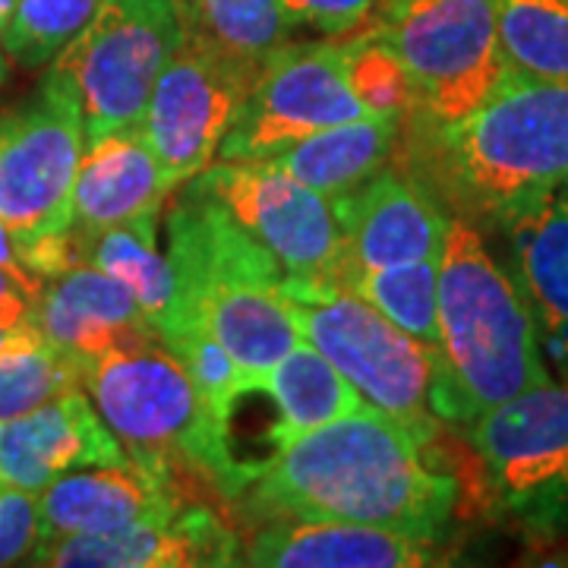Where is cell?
<instances>
[{
	"mask_svg": "<svg viewBox=\"0 0 568 568\" xmlns=\"http://www.w3.org/2000/svg\"><path fill=\"white\" fill-rule=\"evenodd\" d=\"M345 73L338 39L284 41L224 133L222 162H268L325 126L366 118Z\"/></svg>",
	"mask_w": 568,
	"mask_h": 568,
	"instance_id": "30bf717a",
	"label": "cell"
},
{
	"mask_svg": "<svg viewBox=\"0 0 568 568\" xmlns=\"http://www.w3.org/2000/svg\"><path fill=\"white\" fill-rule=\"evenodd\" d=\"M159 219L162 215H142L108 227L95 237L77 241V246L82 265H95L130 287L142 316L164 342V335L178 323V291L168 253L159 250Z\"/></svg>",
	"mask_w": 568,
	"mask_h": 568,
	"instance_id": "cb8c5ba5",
	"label": "cell"
},
{
	"mask_svg": "<svg viewBox=\"0 0 568 568\" xmlns=\"http://www.w3.org/2000/svg\"><path fill=\"white\" fill-rule=\"evenodd\" d=\"M121 462L126 452L89 405L85 388H70L0 424V477L29 493H41L70 470Z\"/></svg>",
	"mask_w": 568,
	"mask_h": 568,
	"instance_id": "2e32d148",
	"label": "cell"
},
{
	"mask_svg": "<svg viewBox=\"0 0 568 568\" xmlns=\"http://www.w3.org/2000/svg\"><path fill=\"white\" fill-rule=\"evenodd\" d=\"M99 7L102 0H20L0 44L22 70L48 67Z\"/></svg>",
	"mask_w": 568,
	"mask_h": 568,
	"instance_id": "f1b7e54d",
	"label": "cell"
},
{
	"mask_svg": "<svg viewBox=\"0 0 568 568\" xmlns=\"http://www.w3.org/2000/svg\"><path fill=\"white\" fill-rule=\"evenodd\" d=\"M402 123L405 118L366 114L357 121L325 126L320 133L294 142L282 155L268 159V164L335 200L392 162L395 145L402 140Z\"/></svg>",
	"mask_w": 568,
	"mask_h": 568,
	"instance_id": "7402d4cb",
	"label": "cell"
},
{
	"mask_svg": "<svg viewBox=\"0 0 568 568\" xmlns=\"http://www.w3.org/2000/svg\"><path fill=\"white\" fill-rule=\"evenodd\" d=\"M3 82H7V61H3V51H0V89H3Z\"/></svg>",
	"mask_w": 568,
	"mask_h": 568,
	"instance_id": "d590c367",
	"label": "cell"
},
{
	"mask_svg": "<svg viewBox=\"0 0 568 568\" xmlns=\"http://www.w3.org/2000/svg\"><path fill=\"white\" fill-rule=\"evenodd\" d=\"M304 342L325 354L369 407L424 443L443 439L446 376L436 347L417 342L345 287H304L284 278Z\"/></svg>",
	"mask_w": 568,
	"mask_h": 568,
	"instance_id": "5b68a950",
	"label": "cell"
},
{
	"mask_svg": "<svg viewBox=\"0 0 568 568\" xmlns=\"http://www.w3.org/2000/svg\"><path fill=\"white\" fill-rule=\"evenodd\" d=\"M342 224V272H373L392 265L439 260L448 215L420 183L388 162L369 181L335 196Z\"/></svg>",
	"mask_w": 568,
	"mask_h": 568,
	"instance_id": "5bb4252c",
	"label": "cell"
},
{
	"mask_svg": "<svg viewBox=\"0 0 568 568\" xmlns=\"http://www.w3.org/2000/svg\"><path fill=\"white\" fill-rule=\"evenodd\" d=\"M174 186L152 155L142 130H121L89 142L70 196V231L77 241L142 215H162Z\"/></svg>",
	"mask_w": 568,
	"mask_h": 568,
	"instance_id": "ffe728a7",
	"label": "cell"
},
{
	"mask_svg": "<svg viewBox=\"0 0 568 568\" xmlns=\"http://www.w3.org/2000/svg\"><path fill=\"white\" fill-rule=\"evenodd\" d=\"M260 383L278 405L284 446L310 429L332 424L366 405L364 395L310 342L291 347Z\"/></svg>",
	"mask_w": 568,
	"mask_h": 568,
	"instance_id": "d4e9b609",
	"label": "cell"
},
{
	"mask_svg": "<svg viewBox=\"0 0 568 568\" xmlns=\"http://www.w3.org/2000/svg\"><path fill=\"white\" fill-rule=\"evenodd\" d=\"M250 92V82L209 51L181 41L152 89L142 136L178 190L219 155L227 126Z\"/></svg>",
	"mask_w": 568,
	"mask_h": 568,
	"instance_id": "7c38bea8",
	"label": "cell"
},
{
	"mask_svg": "<svg viewBox=\"0 0 568 568\" xmlns=\"http://www.w3.org/2000/svg\"><path fill=\"white\" fill-rule=\"evenodd\" d=\"M85 366L44 335L0 351V424L36 410L70 388H82Z\"/></svg>",
	"mask_w": 568,
	"mask_h": 568,
	"instance_id": "83f0119b",
	"label": "cell"
},
{
	"mask_svg": "<svg viewBox=\"0 0 568 568\" xmlns=\"http://www.w3.org/2000/svg\"><path fill=\"white\" fill-rule=\"evenodd\" d=\"M562 508H568V477H566V484L556 489V496L549 499L547 508H544L540 515H552V511H562Z\"/></svg>",
	"mask_w": 568,
	"mask_h": 568,
	"instance_id": "836d02e7",
	"label": "cell"
},
{
	"mask_svg": "<svg viewBox=\"0 0 568 568\" xmlns=\"http://www.w3.org/2000/svg\"><path fill=\"white\" fill-rule=\"evenodd\" d=\"M183 26V41L209 51L212 58L241 73L250 89L265 61L282 48L294 22L282 0H174Z\"/></svg>",
	"mask_w": 568,
	"mask_h": 568,
	"instance_id": "603a6c76",
	"label": "cell"
},
{
	"mask_svg": "<svg viewBox=\"0 0 568 568\" xmlns=\"http://www.w3.org/2000/svg\"><path fill=\"white\" fill-rule=\"evenodd\" d=\"M436 328L446 424H470L489 407L549 379L521 287L506 265L493 260L474 222L462 215H448L436 282Z\"/></svg>",
	"mask_w": 568,
	"mask_h": 568,
	"instance_id": "277c9868",
	"label": "cell"
},
{
	"mask_svg": "<svg viewBox=\"0 0 568 568\" xmlns=\"http://www.w3.org/2000/svg\"><path fill=\"white\" fill-rule=\"evenodd\" d=\"M234 530L209 506H183L174 518L136 521L102 534L41 537L29 566L54 568H190L234 566Z\"/></svg>",
	"mask_w": 568,
	"mask_h": 568,
	"instance_id": "9a60e30c",
	"label": "cell"
},
{
	"mask_svg": "<svg viewBox=\"0 0 568 568\" xmlns=\"http://www.w3.org/2000/svg\"><path fill=\"white\" fill-rule=\"evenodd\" d=\"M562 186H566V190H568V181H566V183H562Z\"/></svg>",
	"mask_w": 568,
	"mask_h": 568,
	"instance_id": "74e56055",
	"label": "cell"
},
{
	"mask_svg": "<svg viewBox=\"0 0 568 568\" xmlns=\"http://www.w3.org/2000/svg\"><path fill=\"white\" fill-rule=\"evenodd\" d=\"M0 268L3 272H10L17 282H22L26 287H32V291H41V284L36 275H29V268L22 265L20 260V250H17V237L10 234V227L0 222Z\"/></svg>",
	"mask_w": 568,
	"mask_h": 568,
	"instance_id": "d6a6232c",
	"label": "cell"
},
{
	"mask_svg": "<svg viewBox=\"0 0 568 568\" xmlns=\"http://www.w3.org/2000/svg\"><path fill=\"white\" fill-rule=\"evenodd\" d=\"M470 443L508 506L540 515L568 477V379L484 410L470 420Z\"/></svg>",
	"mask_w": 568,
	"mask_h": 568,
	"instance_id": "4fadbf2b",
	"label": "cell"
},
{
	"mask_svg": "<svg viewBox=\"0 0 568 568\" xmlns=\"http://www.w3.org/2000/svg\"><path fill=\"white\" fill-rule=\"evenodd\" d=\"M345 48V73L354 95L364 102L369 114L407 118L414 108V89L407 80L405 67L386 41L366 36L364 29L342 36Z\"/></svg>",
	"mask_w": 568,
	"mask_h": 568,
	"instance_id": "f546056e",
	"label": "cell"
},
{
	"mask_svg": "<svg viewBox=\"0 0 568 568\" xmlns=\"http://www.w3.org/2000/svg\"><path fill=\"white\" fill-rule=\"evenodd\" d=\"M82 388L126 458L171 474L178 484L190 474L219 493L212 426L186 369L164 342L111 351L92 361Z\"/></svg>",
	"mask_w": 568,
	"mask_h": 568,
	"instance_id": "8992f818",
	"label": "cell"
},
{
	"mask_svg": "<svg viewBox=\"0 0 568 568\" xmlns=\"http://www.w3.org/2000/svg\"><path fill=\"white\" fill-rule=\"evenodd\" d=\"M260 568H424L443 562L439 544L357 521H275L244 549Z\"/></svg>",
	"mask_w": 568,
	"mask_h": 568,
	"instance_id": "d6986e66",
	"label": "cell"
},
{
	"mask_svg": "<svg viewBox=\"0 0 568 568\" xmlns=\"http://www.w3.org/2000/svg\"><path fill=\"white\" fill-rule=\"evenodd\" d=\"M392 164L462 219L496 222L508 209L568 181V85L518 80L458 121L407 114Z\"/></svg>",
	"mask_w": 568,
	"mask_h": 568,
	"instance_id": "7a4b0ae2",
	"label": "cell"
},
{
	"mask_svg": "<svg viewBox=\"0 0 568 568\" xmlns=\"http://www.w3.org/2000/svg\"><path fill=\"white\" fill-rule=\"evenodd\" d=\"M537 332L568 328V190L552 186L496 219Z\"/></svg>",
	"mask_w": 568,
	"mask_h": 568,
	"instance_id": "44dd1931",
	"label": "cell"
},
{
	"mask_svg": "<svg viewBox=\"0 0 568 568\" xmlns=\"http://www.w3.org/2000/svg\"><path fill=\"white\" fill-rule=\"evenodd\" d=\"M168 205V263L178 291V323L205 325L260 383L294 345L304 342L297 313L284 297V268L253 234L193 181Z\"/></svg>",
	"mask_w": 568,
	"mask_h": 568,
	"instance_id": "3957f363",
	"label": "cell"
},
{
	"mask_svg": "<svg viewBox=\"0 0 568 568\" xmlns=\"http://www.w3.org/2000/svg\"><path fill=\"white\" fill-rule=\"evenodd\" d=\"M439 260H420V263L373 268V272H345L338 278V287L357 294L398 328H405L407 335L439 351V328H436Z\"/></svg>",
	"mask_w": 568,
	"mask_h": 568,
	"instance_id": "4316f807",
	"label": "cell"
},
{
	"mask_svg": "<svg viewBox=\"0 0 568 568\" xmlns=\"http://www.w3.org/2000/svg\"><path fill=\"white\" fill-rule=\"evenodd\" d=\"M181 41L174 0H102L95 17L51 61L77 85L85 145L140 130L152 89Z\"/></svg>",
	"mask_w": 568,
	"mask_h": 568,
	"instance_id": "ba28073f",
	"label": "cell"
},
{
	"mask_svg": "<svg viewBox=\"0 0 568 568\" xmlns=\"http://www.w3.org/2000/svg\"><path fill=\"white\" fill-rule=\"evenodd\" d=\"M85 152L73 80L54 63L39 89L0 111V222L17 246L70 227V196Z\"/></svg>",
	"mask_w": 568,
	"mask_h": 568,
	"instance_id": "9c48e42d",
	"label": "cell"
},
{
	"mask_svg": "<svg viewBox=\"0 0 568 568\" xmlns=\"http://www.w3.org/2000/svg\"><path fill=\"white\" fill-rule=\"evenodd\" d=\"M193 183L282 263L287 282L338 287L342 224L328 196L268 162L209 164Z\"/></svg>",
	"mask_w": 568,
	"mask_h": 568,
	"instance_id": "8fae6325",
	"label": "cell"
},
{
	"mask_svg": "<svg viewBox=\"0 0 568 568\" xmlns=\"http://www.w3.org/2000/svg\"><path fill=\"white\" fill-rule=\"evenodd\" d=\"M32 320L51 345L77 357L82 366L111 351L162 342L142 316L130 287L95 265H77L41 284Z\"/></svg>",
	"mask_w": 568,
	"mask_h": 568,
	"instance_id": "ac0fdd59",
	"label": "cell"
},
{
	"mask_svg": "<svg viewBox=\"0 0 568 568\" xmlns=\"http://www.w3.org/2000/svg\"><path fill=\"white\" fill-rule=\"evenodd\" d=\"M41 544L39 493L7 484L0 493V566H20Z\"/></svg>",
	"mask_w": 568,
	"mask_h": 568,
	"instance_id": "4dcf8cb0",
	"label": "cell"
},
{
	"mask_svg": "<svg viewBox=\"0 0 568 568\" xmlns=\"http://www.w3.org/2000/svg\"><path fill=\"white\" fill-rule=\"evenodd\" d=\"M183 508L178 477L152 470L133 458L121 465L80 467L39 493L41 537L102 534L136 521L174 518Z\"/></svg>",
	"mask_w": 568,
	"mask_h": 568,
	"instance_id": "e0dca14e",
	"label": "cell"
},
{
	"mask_svg": "<svg viewBox=\"0 0 568 568\" xmlns=\"http://www.w3.org/2000/svg\"><path fill=\"white\" fill-rule=\"evenodd\" d=\"M3 487H7V480H3V477H0V493H3Z\"/></svg>",
	"mask_w": 568,
	"mask_h": 568,
	"instance_id": "8d00e7d4",
	"label": "cell"
},
{
	"mask_svg": "<svg viewBox=\"0 0 568 568\" xmlns=\"http://www.w3.org/2000/svg\"><path fill=\"white\" fill-rule=\"evenodd\" d=\"M17 3H20V0H0V32L7 29V22L13 20V13H17Z\"/></svg>",
	"mask_w": 568,
	"mask_h": 568,
	"instance_id": "e575fe53",
	"label": "cell"
},
{
	"mask_svg": "<svg viewBox=\"0 0 568 568\" xmlns=\"http://www.w3.org/2000/svg\"><path fill=\"white\" fill-rule=\"evenodd\" d=\"M361 29L398 54L414 89L410 111L429 121L465 118L508 77L499 0H379Z\"/></svg>",
	"mask_w": 568,
	"mask_h": 568,
	"instance_id": "52a82bcc",
	"label": "cell"
},
{
	"mask_svg": "<svg viewBox=\"0 0 568 568\" xmlns=\"http://www.w3.org/2000/svg\"><path fill=\"white\" fill-rule=\"evenodd\" d=\"M499 41L511 77L568 85V0H499Z\"/></svg>",
	"mask_w": 568,
	"mask_h": 568,
	"instance_id": "484cf974",
	"label": "cell"
},
{
	"mask_svg": "<svg viewBox=\"0 0 568 568\" xmlns=\"http://www.w3.org/2000/svg\"><path fill=\"white\" fill-rule=\"evenodd\" d=\"M294 26H313L332 39L357 32L376 13L379 0H282Z\"/></svg>",
	"mask_w": 568,
	"mask_h": 568,
	"instance_id": "1f68e13d",
	"label": "cell"
},
{
	"mask_svg": "<svg viewBox=\"0 0 568 568\" xmlns=\"http://www.w3.org/2000/svg\"><path fill=\"white\" fill-rule=\"evenodd\" d=\"M407 426L364 405L291 439L246 493L275 521H357L439 544L458 503L455 477Z\"/></svg>",
	"mask_w": 568,
	"mask_h": 568,
	"instance_id": "6da1fadb",
	"label": "cell"
}]
</instances>
